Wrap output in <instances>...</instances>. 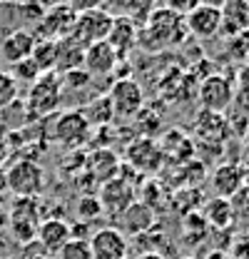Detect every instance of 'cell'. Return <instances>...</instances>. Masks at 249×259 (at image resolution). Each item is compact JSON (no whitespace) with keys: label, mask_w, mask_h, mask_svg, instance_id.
Returning a JSON list of instances; mask_svg holds the SVG:
<instances>
[{"label":"cell","mask_w":249,"mask_h":259,"mask_svg":"<svg viewBox=\"0 0 249 259\" xmlns=\"http://www.w3.org/2000/svg\"><path fill=\"white\" fill-rule=\"evenodd\" d=\"M140 35L155 40L152 48L157 50V48H170V45L182 42L189 32H187L182 15H177V13H172V10H167V8L159 5L155 13L150 15V20L140 28Z\"/></svg>","instance_id":"6da1fadb"},{"label":"cell","mask_w":249,"mask_h":259,"mask_svg":"<svg viewBox=\"0 0 249 259\" xmlns=\"http://www.w3.org/2000/svg\"><path fill=\"white\" fill-rule=\"evenodd\" d=\"M8 192L15 197H37L45 190V169L35 160H18L5 169Z\"/></svg>","instance_id":"7a4b0ae2"},{"label":"cell","mask_w":249,"mask_h":259,"mask_svg":"<svg viewBox=\"0 0 249 259\" xmlns=\"http://www.w3.org/2000/svg\"><path fill=\"white\" fill-rule=\"evenodd\" d=\"M60 100H62V82L58 72H43L30 85L28 107H30L32 115H37V117L53 115V110H58Z\"/></svg>","instance_id":"3957f363"},{"label":"cell","mask_w":249,"mask_h":259,"mask_svg":"<svg viewBox=\"0 0 249 259\" xmlns=\"http://www.w3.org/2000/svg\"><path fill=\"white\" fill-rule=\"evenodd\" d=\"M197 97H199V105L202 110H210V112H227L232 100H234V80H229L227 75L222 72H212L207 75L199 88H197Z\"/></svg>","instance_id":"277c9868"},{"label":"cell","mask_w":249,"mask_h":259,"mask_svg":"<svg viewBox=\"0 0 249 259\" xmlns=\"http://www.w3.org/2000/svg\"><path fill=\"white\" fill-rule=\"evenodd\" d=\"M112 23H115V18H112L107 10H102V8L77 13L75 25H72V37H75L77 42H82L85 48H90L95 42L107 40V35L112 30Z\"/></svg>","instance_id":"5b68a950"},{"label":"cell","mask_w":249,"mask_h":259,"mask_svg":"<svg viewBox=\"0 0 249 259\" xmlns=\"http://www.w3.org/2000/svg\"><path fill=\"white\" fill-rule=\"evenodd\" d=\"M37 220H40L37 197H15L8 212V227L20 242H30L32 237H37V227H40Z\"/></svg>","instance_id":"8992f818"},{"label":"cell","mask_w":249,"mask_h":259,"mask_svg":"<svg viewBox=\"0 0 249 259\" xmlns=\"http://www.w3.org/2000/svg\"><path fill=\"white\" fill-rule=\"evenodd\" d=\"M107 97L112 102L115 115H120V117H137L145 107V93H142L140 82L132 77H117Z\"/></svg>","instance_id":"52a82bcc"},{"label":"cell","mask_w":249,"mask_h":259,"mask_svg":"<svg viewBox=\"0 0 249 259\" xmlns=\"http://www.w3.org/2000/svg\"><path fill=\"white\" fill-rule=\"evenodd\" d=\"M53 140L65 147H77L85 140H90V122L82 115V110H67L55 117Z\"/></svg>","instance_id":"ba28073f"},{"label":"cell","mask_w":249,"mask_h":259,"mask_svg":"<svg viewBox=\"0 0 249 259\" xmlns=\"http://www.w3.org/2000/svg\"><path fill=\"white\" fill-rule=\"evenodd\" d=\"M90 252L93 259H127L130 257V242L120 229L115 227H100L90 234Z\"/></svg>","instance_id":"9c48e42d"},{"label":"cell","mask_w":249,"mask_h":259,"mask_svg":"<svg viewBox=\"0 0 249 259\" xmlns=\"http://www.w3.org/2000/svg\"><path fill=\"white\" fill-rule=\"evenodd\" d=\"M75 18L77 13L67 5L55 8V10H48L43 13V18L37 20V28H35V40H62L67 35H72V25H75Z\"/></svg>","instance_id":"30bf717a"},{"label":"cell","mask_w":249,"mask_h":259,"mask_svg":"<svg viewBox=\"0 0 249 259\" xmlns=\"http://www.w3.org/2000/svg\"><path fill=\"white\" fill-rule=\"evenodd\" d=\"M185 25L192 37L212 40V37H217L222 32V10L207 8V5H197L189 15H185Z\"/></svg>","instance_id":"8fae6325"},{"label":"cell","mask_w":249,"mask_h":259,"mask_svg":"<svg viewBox=\"0 0 249 259\" xmlns=\"http://www.w3.org/2000/svg\"><path fill=\"white\" fill-rule=\"evenodd\" d=\"M132 187L122 182L120 177L115 180H107L102 185V192H100V204H102V212L110 214V217H122L124 212L130 209L132 204Z\"/></svg>","instance_id":"7c38bea8"},{"label":"cell","mask_w":249,"mask_h":259,"mask_svg":"<svg viewBox=\"0 0 249 259\" xmlns=\"http://www.w3.org/2000/svg\"><path fill=\"white\" fill-rule=\"evenodd\" d=\"M117 63H120V55H117V50H115L107 40L85 48V63H82V67L90 72V77L112 75L115 67H117Z\"/></svg>","instance_id":"4fadbf2b"},{"label":"cell","mask_w":249,"mask_h":259,"mask_svg":"<svg viewBox=\"0 0 249 259\" xmlns=\"http://www.w3.org/2000/svg\"><path fill=\"white\" fill-rule=\"evenodd\" d=\"M70 239H72V227H70V222H65L60 217H50V220L40 222V227H37V244L43 247L45 254H55L58 257V252Z\"/></svg>","instance_id":"5bb4252c"},{"label":"cell","mask_w":249,"mask_h":259,"mask_svg":"<svg viewBox=\"0 0 249 259\" xmlns=\"http://www.w3.org/2000/svg\"><path fill=\"white\" fill-rule=\"evenodd\" d=\"M35 35L28 30H13L8 32L3 40H0V60L8 63L10 67L23 60H28L32 55V48H35Z\"/></svg>","instance_id":"9a60e30c"},{"label":"cell","mask_w":249,"mask_h":259,"mask_svg":"<svg viewBox=\"0 0 249 259\" xmlns=\"http://www.w3.org/2000/svg\"><path fill=\"white\" fill-rule=\"evenodd\" d=\"M210 185L217 197H224V199H232L244 190V172H242V164H219L217 169L212 172L210 177Z\"/></svg>","instance_id":"2e32d148"},{"label":"cell","mask_w":249,"mask_h":259,"mask_svg":"<svg viewBox=\"0 0 249 259\" xmlns=\"http://www.w3.org/2000/svg\"><path fill=\"white\" fill-rule=\"evenodd\" d=\"M164 160L162 157V150L152 137H140L135 140L130 147H127V162L140 169V172H152L159 167V162Z\"/></svg>","instance_id":"e0dca14e"},{"label":"cell","mask_w":249,"mask_h":259,"mask_svg":"<svg viewBox=\"0 0 249 259\" xmlns=\"http://www.w3.org/2000/svg\"><path fill=\"white\" fill-rule=\"evenodd\" d=\"M85 63V45L77 42L72 35L62 37L55 42V72H70V70H77Z\"/></svg>","instance_id":"ac0fdd59"},{"label":"cell","mask_w":249,"mask_h":259,"mask_svg":"<svg viewBox=\"0 0 249 259\" xmlns=\"http://www.w3.org/2000/svg\"><path fill=\"white\" fill-rule=\"evenodd\" d=\"M194 132L199 140H207V142H224L229 135H232V127L227 122V117L222 112H210V110H202L197 115V125H194Z\"/></svg>","instance_id":"d6986e66"},{"label":"cell","mask_w":249,"mask_h":259,"mask_svg":"<svg viewBox=\"0 0 249 259\" xmlns=\"http://www.w3.org/2000/svg\"><path fill=\"white\" fill-rule=\"evenodd\" d=\"M249 30V3L247 0H229L222 8V32L227 40Z\"/></svg>","instance_id":"ffe728a7"},{"label":"cell","mask_w":249,"mask_h":259,"mask_svg":"<svg viewBox=\"0 0 249 259\" xmlns=\"http://www.w3.org/2000/svg\"><path fill=\"white\" fill-rule=\"evenodd\" d=\"M137 40H140V28L130 20V18H115V23H112V30L107 35V42L117 50V55H120V60H122L124 55L137 45Z\"/></svg>","instance_id":"44dd1931"},{"label":"cell","mask_w":249,"mask_h":259,"mask_svg":"<svg viewBox=\"0 0 249 259\" xmlns=\"http://www.w3.org/2000/svg\"><path fill=\"white\" fill-rule=\"evenodd\" d=\"M234 220V207H232V199H224V197H212L204 207V222L217 229H227Z\"/></svg>","instance_id":"7402d4cb"},{"label":"cell","mask_w":249,"mask_h":259,"mask_svg":"<svg viewBox=\"0 0 249 259\" xmlns=\"http://www.w3.org/2000/svg\"><path fill=\"white\" fill-rule=\"evenodd\" d=\"M159 8V0H124V18H130L137 28H142L150 15Z\"/></svg>","instance_id":"603a6c76"},{"label":"cell","mask_w":249,"mask_h":259,"mask_svg":"<svg viewBox=\"0 0 249 259\" xmlns=\"http://www.w3.org/2000/svg\"><path fill=\"white\" fill-rule=\"evenodd\" d=\"M82 115L88 117L90 127H97V125H107L115 117V110H112L110 97H95L93 102L82 110Z\"/></svg>","instance_id":"cb8c5ba5"},{"label":"cell","mask_w":249,"mask_h":259,"mask_svg":"<svg viewBox=\"0 0 249 259\" xmlns=\"http://www.w3.org/2000/svg\"><path fill=\"white\" fill-rule=\"evenodd\" d=\"M30 58L37 63L40 72H55V40H37Z\"/></svg>","instance_id":"d4e9b609"},{"label":"cell","mask_w":249,"mask_h":259,"mask_svg":"<svg viewBox=\"0 0 249 259\" xmlns=\"http://www.w3.org/2000/svg\"><path fill=\"white\" fill-rule=\"evenodd\" d=\"M100 214H105V212H102V204H100V197L82 194V197L77 199V204H75V217H77V222L90 225V222L97 220Z\"/></svg>","instance_id":"484cf974"},{"label":"cell","mask_w":249,"mask_h":259,"mask_svg":"<svg viewBox=\"0 0 249 259\" xmlns=\"http://www.w3.org/2000/svg\"><path fill=\"white\" fill-rule=\"evenodd\" d=\"M60 82H62V90H82L93 82L90 72L85 67H77V70H70V72H62L60 75Z\"/></svg>","instance_id":"4316f807"},{"label":"cell","mask_w":249,"mask_h":259,"mask_svg":"<svg viewBox=\"0 0 249 259\" xmlns=\"http://www.w3.org/2000/svg\"><path fill=\"white\" fill-rule=\"evenodd\" d=\"M55 259H93V252H90V242L88 239H70Z\"/></svg>","instance_id":"83f0119b"},{"label":"cell","mask_w":249,"mask_h":259,"mask_svg":"<svg viewBox=\"0 0 249 259\" xmlns=\"http://www.w3.org/2000/svg\"><path fill=\"white\" fill-rule=\"evenodd\" d=\"M10 75L15 77V82H28V85H32L43 72H40L37 63H35L32 58H28V60H23V63L13 65V72H10Z\"/></svg>","instance_id":"f1b7e54d"},{"label":"cell","mask_w":249,"mask_h":259,"mask_svg":"<svg viewBox=\"0 0 249 259\" xmlns=\"http://www.w3.org/2000/svg\"><path fill=\"white\" fill-rule=\"evenodd\" d=\"M15 97H18V82H15V77L10 72H3L0 70V110L8 107V105H13Z\"/></svg>","instance_id":"f546056e"},{"label":"cell","mask_w":249,"mask_h":259,"mask_svg":"<svg viewBox=\"0 0 249 259\" xmlns=\"http://www.w3.org/2000/svg\"><path fill=\"white\" fill-rule=\"evenodd\" d=\"M229 53H232L234 60H239L242 65H249V30L229 37Z\"/></svg>","instance_id":"4dcf8cb0"},{"label":"cell","mask_w":249,"mask_h":259,"mask_svg":"<svg viewBox=\"0 0 249 259\" xmlns=\"http://www.w3.org/2000/svg\"><path fill=\"white\" fill-rule=\"evenodd\" d=\"M234 97L249 102V65H242L234 80Z\"/></svg>","instance_id":"1f68e13d"},{"label":"cell","mask_w":249,"mask_h":259,"mask_svg":"<svg viewBox=\"0 0 249 259\" xmlns=\"http://www.w3.org/2000/svg\"><path fill=\"white\" fill-rule=\"evenodd\" d=\"M162 3V8H167V10H172V13H177V15H189L197 5H199V0H159Z\"/></svg>","instance_id":"d6a6232c"},{"label":"cell","mask_w":249,"mask_h":259,"mask_svg":"<svg viewBox=\"0 0 249 259\" xmlns=\"http://www.w3.org/2000/svg\"><path fill=\"white\" fill-rule=\"evenodd\" d=\"M105 0H67V8H72L75 13H85V10H97L102 8Z\"/></svg>","instance_id":"836d02e7"},{"label":"cell","mask_w":249,"mask_h":259,"mask_svg":"<svg viewBox=\"0 0 249 259\" xmlns=\"http://www.w3.org/2000/svg\"><path fill=\"white\" fill-rule=\"evenodd\" d=\"M232 207H234V212H239L242 217H247L249 220V192L242 190L237 197H232Z\"/></svg>","instance_id":"e575fe53"},{"label":"cell","mask_w":249,"mask_h":259,"mask_svg":"<svg viewBox=\"0 0 249 259\" xmlns=\"http://www.w3.org/2000/svg\"><path fill=\"white\" fill-rule=\"evenodd\" d=\"M102 10H107L112 18H120L124 13V0H105L102 3Z\"/></svg>","instance_id":"d590c367"},{"label":"cell","mask_w":249,"mask_h":259,"mask_svg":"<svg viewBox=\"0 0 249 259\" xmlns=\"http://www.w3.org/2000/svg\"><path fill=\"white\" fill-rule=\"evenodd\" d=\"M43 13H48V10H55V8H62V5H67V0H32Z\"/></svg>","instance_id":"8d00e7d4"},{"label":"cell","mask_w":249,"mask_h":259,"mask_svg":"<svg viewBox=\"0 0 249 259\" xmlns=\"http://www.w3.org/2000/svg\"><path fill=\"white\" fill-rule=\"evenodd\" d=\"M229 0H199V5H207V8H217V10H222L224 5H227Z\"/></svg>","instance_id":"74e56055"},{"label":"cell","mask_w":249,"mask_h":259,"mask_svg":"<svg viewBox=\"0 0 249 259\" xmlns=\"http://www.w3.org/2000/svg\"><path fill=\"white\" fill-rule=\"evenodd\" d=\"M137 259H164V257H162L159 252H145L142 257H137Z\"/></svg>","instance_id":"f35d334b"},{"label":"cell","mask_w":249,"mask_h":259,"mask_svg":"<svg viewBox=\"0 0 249 259\" xmlns=\"http://www.w3.org/2000/svg\"><path fill=\"white\" fill-rule=\"evenodd\" d=\"M8 190V180H5V169H0V192Z\"/></svg>","instance_id":"ab89813d"},{"label":"cell","mask_w":249,"mask_h":259,"mask_svg":"<svg viewBox=\"0 0 249 259\" xmlns=\"http://www.w3.org/2000/svg\"><path fill=\"white\" fill-rule=\"evenodd\" d=\"M3 227H8V212L0 207V229H3Z\"/></svg>","instance_id":"60d3db41"},{"label":"cell","mask_w":249,"mask_h":259,"mask_svg":"<svg viewBox=\"0 0 249 259\" xmlns=\"http://www.w3.org/2000/svg\"><path fill=\"white\" fill-rule=\"evenodd\" d=\"M244 155H247V160H249V130L244 132Z\"/></svg>","instance_id":"b9f144b4"},{"label":"cell","mask_w":249,"mask_h":259,"mask_svg":"<svg viewBox=\"0 0 249 259\" xmlns=\"http://www.w3.org/2000/svg\"><path fill=\"white\" fill-rule=\"evenodd\" d=\"M127 259H130V257H127Z\"/></svg>","instance_id":"7bdbcfd3"}]
</instances>
